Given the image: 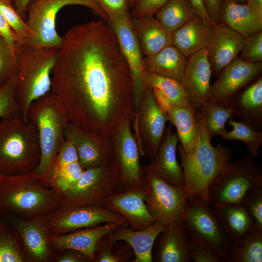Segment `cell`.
I'll list each match as a JSON object with an SVG mask.
<instances>
[{"mask_svg":"<svg viewBox=\"0 0 262 262\" xmlns=\"http://www.w3.org/2000/svg\"><path fill=\"white\" fill-rule=\"evenodd\" d=\"M231 262H262V230L255 229L239 245H232Z\"/></svg>","mask_w":262,"mask_h":262,"instance_id":"74e56055","label":"cell"},{"mask_svg":"<svg viewBox=\"0 0 262 262\" xmlns=\"http://www.w3.org/2000/svg\"><path fill=\"white\" fill-rule=\"evenodd\" d=\"M0 219L8 221L19 232L27 262H54L47 215L29 219L12 216H5Z\"/></svg>","mask_w":262,"mask_h":262,"instance_id":"ac0fdd59","label":"cell"},{"mask_svg":"<svg viewBox=\"0 0 262 262\" xmlns=\"http://www.w3.org/2000/svg\"><path fill=\"white\" fill-rule=\"evenodd\" d=\"M144 201L156 221L165 227L184 222L187 198L183 187L144 171Z\"/></svg>","mask_w":262,"mask_h":262,"instance_id":"30bf717a","label":"cell"},{"mask_svg":"<svg viewBox=\"0 0 262 262\" xmlns=\"http://www.w3.org/2000/svg\"><path fill=\"white\" fill-rule=\"evenodd\" d=\"M145 195L144 187L136 186L114 193L106 199L102 206L122 215L131 229L140 230L156 221L145 202Z\"/></svg>","mask_w":262,"mask_h":262,"instance_id":"d6986e66","label":"cell"},{"mask_svg":"<svg viewBox=\"0 0 262 262\" xmlns=\"http://www.w3.org/2000/svg\"><path fill=\"white\" fill-rule=\"evenodd\" d=\"M165 115L167 120L176 127L182 148L186 154H191L196 147L199 132L197 111L192 105L172 104Z\"/></svg>","mask_w":262,"mask_h":262,"instance_id":"f546056e","label":"cell"},{"mask_svg":"<svg viewBox=\"0 0 262 262\" xmlns=\"http://www.w3.org/2000/svg\"><path fill=\"white\" fill-rule=\"evenodd\" d=\"M227 123L233 129L227 131L221 136L224 140H237L244 142L250 155L256 157L262 145V131L242 121H237L232 118Z\"/></svg>","mask_w":262,"mask_h":262,"instance_id":"d590c367","label":"cell"},{"mask_svg":"<svg viewBox=\"0 0 262 262\" xmlns=\"http://www.w3.org/2000/svg\"><path fill=\"white\" fill-rule=\"evenodd\" d=\"M64 135L75 147L83 170L105 165L114 160L111 133L93 132L69 121Z\"/></svg>","mask_w":262,"mask_h":262,"instance_id":"9a60e30c","label":"cell"},{"mask_svg":"<svg viewBox=\"0 0 262 262\" xmlns=\"http://www.w3.org/2000/svg\"><path fill=\"white\" fill-rule=\"evenodd\" d=\"M0 262H27L19 232L3 219H0Z\"/></svg>","mask_w":262,"mask_h":262,"instance_id":"836d02e7","label":"cell"},{"mask_svg":"<svg viewBox=\"0 0 262 262\" xmlns=\"http://www.w3.org/2000/svg\"><path fill=\"white\" fill-rule=\"evenodd\" d=\"M83 170L79 161L55 165L49 186L63 195L77 182Z\"/></svg>","mask_w":262,"mask_h":262,"instance_id":"f35d334b","label":"cell"},{"mask_svg":"<svg viewBox=\"0 0 262 262\" xmlns=\"http://www.w3.org/2000/svg\"><path fill=\"white\" fill-rule=\"evenodd\" d=\"M54 262H91L84 254L78 251L66 249L54 251Z\"/></svg>","mask_w":262,"mask_h":262,"instance_id":"c3c4849f","label":"cell"},{"mask_svg":"<svg viewBox=\"0 0 262 262\" xmlns=\"http://www.w3.org/2000/svg\"><path fill=\"white\" fill-rule=\"evenodd\" d=\"M136 0H129L130 7H131Z\"/></svg>","mask_w":262,"mask_h":262,"instance_id":"9f6ffc18","label":"cell"},{"mask_svg":"<svg viewBox=\"0 0 262 262\" xmlns=\"http://www.w3.org/2000/svg\"><path fill=\"white\" fill-rule=\"evenodd\" d=\"M232 0L237 3H244L246 2L247 0Z\"/></svg>","mask_w":262,"mask_h":262,"instance_id":"11a10c76","label":"cell"},{"mask_svg":"<svg viewBox=\"0 0 262 262\" xmlns=\"http://www.w3.org/2000/svg\"><path fill=\"white\" fill-rule=\"evenodd\" d=\"M132 121L130 116H125L111 132L114 161L119 176V187L125 190L143 186L144 172L140 163L138 144L131 129Z\"/></svg>","mask_w":262,"mask_h":262,"instance_id":"7c38bea8","label":"cell"},{"mask_svg":"<svg viewBox=\"0 0 262 262\" xmlns=\"http://www.w3.org/2000/svg\"><path fill=\"white\" fill-rule=\"evenodd\" d=\"M109 20L129 15V0H95Z\"/></svg>","mask_w":262,"mask_h":262,"instance_id":"f6af8a7d","label":"cell"},{"mask_svg":"<svg viewBox=\"0 0 262 262\" xmlns=\"http://www.w3.org/2000/svg\"><path fill=\"white\" fill-rule=\"evenodd\" d=\"M27 118L37 130L41 151L39 163L31 173L49 186L69 118L61 102L51 91L32 103Z\"/></svg>","mask_w":262,"mask_h":262,"instance_id":"277c9868","label":"cell"},{"mask_svg":"<svg viewBox=\"0 0 262 262\" xmlns=\"http://www.w3.org/2000/svg\"><path fill=\"white\" fill-rule=\"evenodd\" d=\"M117 223H106L103 225L83 229L67 233L49 236L53 251L71 249L80 252L94 262L97 245L100 240L119 226Z\"/></svg>","mask_w":262,"mask_h":262,"instance_id":"cb8c5ba5","label":"cell"},{"mask_svg":"<svg viewBox=\"0 0 262 262\" xmlns=\"http://www.w3.org/2000/svg\"><path fill=\"white\" fill-rule=\"evenodd\" d=\"M229 107L234 116L256 129L262 131V77H259L240 91Z\"/></svg>","mask_w":262,"mask_h":262,"instance_id":"83f0119b","label":"cell"},{"mask_svg":"<svg viewBox=\"0 0 262 262\" xmlns=\"http://www.w3.org/2000/svg\"><path fill=\"white\" fill-rule=\"evenodd\" d=\"M16 10L23 19L27 16V9L32 0H11Z\"/></svg>","mask_w":262,"mask_h":262,"instance_id":"f5cc1de1","label":"cell"},{"mask_svg":"<svg viewBox=\"0 0 262 262\" xmlns=\"http://www.w3.org/2000/svg\"><path fill=\"white\" fill-rule=\"evenodd\" d=\"M63 197L61 192L32 173L0 174V217L46 216L60 207Z\"/></svg>","mask_w":262,"mask_h":262,"instance_id":"7a4b0ae2","label":"cell"},{"mask_svg":"<svg viewBox=\"0 0 262 262\" xmlns=\"http://www.w3.org/2000/svg\"><path fill=\"white\" fill-rule=\"evenodd\" d=\"M154 15L162 26L172 33L193 18L196 13L190 0H169Z\"/></svg>","mask_w":262,"mask_h":262,"instance_id":"d6a6232c","label":"cell"},{"mask_svg":"<svg viewBox=\"0 0 262 262\" xmlns=\"http://www.w3.org/2000/svg\"><path fill=\"white\" fill-rule=\"evenodd\" d=\"M207 12L215 25L221 22V12L223 0H204Z\"/></svg>","mask_w":262,"mask_h":262,"instance_id":"f907efd6","label":"cell"},{"mask_svg":"<svg viewBox=\"0 0 262 262\" xmlns=\"http://www.w3.org/2000/svg\"><path fill=\"white\" fill-rule=\"evenodd\" d=\"M214 208L232 245H240L257 229L241 205H232Z\"/></svg>","mask_w":262,"mask_h":262,"instance_id":"1f68e13d","label":"cell"},{"mask_svg":"<svg viewBox=\"0 0 262 262\" xmlns=\"http://www.w3.org/2000/svg\"><path fill=\"white\" fill-rule=\"evenodd\" d=\"M165 115L157 104L150 88L142 98L133 120V127L140 154L152 161L155 157L165 132Z\"/></svg>","mask_w":262,"mask_h":262,"instance_id":"5bb4252c","label":"cell"},{"mask_svg":"<svg viewBox=\"0 0 262 262\" xmlns=\"http://www.w3.org/2000/svg\"><path fill=\"white\" fill-rule=\"evenodd\" d=\"M0 36L15 51L17 44L22 43L8 22L0 13Z\"/></svg>","mask_w":262,"mask_h":262,"instance_id":"681fc988","label":"cell"},{"mask_svg":"<svg viewBox=\"0 0 262 262\" xmlns=\"http://www.w3.org/2000/svg\"><path fill=\"white\" fill-rule=\"evenodd\" d=\"M207 132L211 139L216 135L221 136L228 130L225 127L228 120L234 116L233 109L212 101L206 100L203 107Z\"/></svg>","mask_w":262,"mask_h":262,"instance_id":"8d00e7d4","label":"cell"},{"mask_svg":"<svg viewBox=\"0 0 262 262\" xmlns=\"http://www.w3.org/2000/svg\"><path fill=\"white\" fill-rule=\"evenodd\" d=\"M169 0H136L131 7L133 17L154 16Z\"/></svg>","mask_w":262,"mask_h":262,"instance_id":"bcb514c9","label":"cell"},{"mask_svg":"<svg viewBox=\"0 0 262 262\" xmlns=\"http://www.w3.org/2000/svg\"><path fill=\"white\" fill-rule=\"evenodd\" d=\"M117 36L121 50L129 66L133 81L135 115L146 90L144 78L146 72L143 56L134 31L130 15L109 20Z\"/></svg>","mask_w":262,"mask_h":262,"instance_id":"2e32d148","label":"cell"},{"mask_svg":"<svg viewBox=\"0 0 262 262\" xmlns=\"http://www.w3.org/2000/svg\"><path fill=\"white\" fill-rule=\"evenodd\" d=\"M239 59L249 62L262 61V31L258 32L245 39Z\"/></svg>","mask_w":262,"mask_h":262,"instance_id":"7bdbcfd3","label":"cell"},{"mask_svg":"<svg viewBox=\"0 0 262 262\" xmlns=\"http://www.w3.org/2000/svg\"><path fill=\"white\" fill-rule=\"evenodd\" d=\"M40 158L38 131L27 118H0V174L31 173Z\"/></svg>","mask_w":262,"mask_h":262,"instance_id":"8992f818","label":"cell"},{"mask_svg":"<svg viewBox=\"0 0 262 262\" xmlns=\"http://www.w3.org/2000/svg\"><path fill=\"white\" fill-rule=\"evenodd\" d=\"M16 70V52L0 36V87L15 76Z\"/></svg>","mask_w":262,"mask_h":262,"instance_id":"b9f144b4","label":"cell"},{"mask_svg":"<svg viewBox=\"0 0 262 262\" xmlns=\"http://www.w3.org/2000/svg\"><path fill=\"white\" fill-rule=\"evenodd\" d=\"M254 7L260 12L262 13V0H249Z\"/></svg>","mask_w":262,"mask_h":262,"instance_id":"db71d44e","label":"cell"},{"mask_svg":"<svg viewBox=\"0 0 262 262\" xmlns=\"http://www.w3.org/2000/svg\"><path fill=\"white\" fill-rule=\"evenodd\" d=\"M146 72L181 82L188 58L174 46L164 48L157 53L144 57Z\"/></svg>","mask_w":262,"mask_h":262,"instance_id":"4dcf8cb0","label":"cell"},{"mask_svg":"<svg viewBox=\"0 0 262 262\" xmlns=\"http://www.w3.org/2000/svg\"><path fill=\"white\" fill-rule=\"evenodd\" d=\"M51 75V91L69 121L110 133L135 118L131 74L113 28L102 20L73 26L62 36Z\"/></svg>","mask_w":262,"mask_h":262,"instance_id":"6da1fadb","label":"cell"},{"mask_svg":"<svg viewBox=\"0 0 262 262\" xmlns=\"http://www.w3.org/2000/svg\"><path fill=\"white\" fill-rule=\"evenodd\" d=\"M22 114L15 98V78H10L0 87V118Z\"/></svg>","mask_w":262,"mask_h":262,"instance_id":"60d3db41","label":"cell"},{"mask_svg":"<svg viewBox=\"0 0 262 262\" xmlns=\"http://www.w3.org/2000/svg\"><path fill=\"white\" fill-rule=\"evenodd\" d=\"M131 21L142 52L145 56L154 54L173 45L172 33L167 31L154 16H132Z\"/></svg>","mask_w":262,"mask_h":262,"instance_id":"f1b7e54d","label":"cell"},{"mask_svg":"<svg viewBox=\"0 0 262 262\" xmlns=\"http://www.w3.org/2000/svg\"><path fill=\"white\" fill-rule=\"evenodd\" d=\"M262 62H249L238 57L227 66L211 85L206 100L229 107L236 95L260 76Z\"/></svg>","mask_w":262,"mask_h":262,"instance_id":"e0dca14e","label":"cell"},{"mask_svg":"<svg viewBox=\"0 0 262 262\" xmlns=\"http://www.w3.org/2000/svg\"><path fill=\"white\" fill-rule=\"evenodd\" d=\"M196 14L199 15L207 22L214 25L206 10L204 0H190Z\"/></svg>","mask_w":262,"mask_h":262,"instance_id":"816d5d0a","label":"cell"},{"mask_svg":"<svg viewBox=\"0 0 262 262\" xmlns=\"http://www.w3.org/2000/svg\"><path fill=\"white\" fill-rule=\"evenodd\" d=\"M183 220L193 242L231 262L232 244L213 207L193 197L188 199Z\"/></svg>","mask_w":262,"mask_h":262,"instance_id":"ba28073f","label":"cell"},{"mask_svg":"<svg viewBox=\"0 0 262 262\" xmlns=\"http://www.w3.org/2000/svg\"><path fill=\"white\" fill-rule=\"evenodd\" d=\"M155 241V261L191 262L192 239L184 222L166 226Z\"/></svg>","mask_w":262,"mask_h":262,"instance_id":"7402d4cb","label":"cell"},{"mask_svg":"<svg viewBox=\"0 0 262 262\" xmlns=\"http://www.w3.org/2000/svg\"><path fill=\"white\" fill-rule=\"evenodd\" d=\"M245 38L224 23L215 25L211 40L206 48L212 75L218 77L238 58Z\"/></svg>","mask_w":262,"mask_h":262,"instance_id":"ffe728a7","label":"cell"},{"mask_svg":"<svg viewBox=\"0 0 262 262\" xmlns=\"http://www.w3.org/2000/svg\"><path fill=\"white\" fill-rule=\"evenodd\" d=\"M179 141L177 132L172 131L170 125L165 131L155 158L144 166V171L153 173L174 185L184 188V173L176 156Z\"/></svg>","mask_w":262,"mask_h":262,"instance_id":"603a6c76","label":"cell"},{"mask_svg":"<svg viewBox=\"0 0 262 262\" xmlns=\"http://www.w3.org/2000/svg\"><path fill=\"white\" fill-rule=\"evenodd\" d=\"M214 26L196 14L193 18L172 33L173 45L188 58L207 47L212 38Z\"/></svg>","mask_w":262,"mask_h":262,"instance_id":"4316f807","label":"cell"},{"mask_svg":"<svg viewBox=\"0 0 262 262\" xmlns=\"http://www.w3.org/2000/svg\"><path fill=\"white\" fill-rule=\"evenodd\" d=\"M58 49L22 43L16 47L15 98L26 118L32 103L51 91V75Z\"/></svg>","mask_w":262,"mask_h":262,"instance_id":"5b68a950","label":"cell"},{"mask_svg":"<svg viewBox=\"0 0 262 262\" xmlns=\"http://www.w3.org/2000/svg\"><path fill=\"white\" fill-rule=\"evenodd\" d=\"M144 81L146 88H157L162 90L172 103L177 106L191 105L182 83L172 78L146 72Z\"/></svg>","mask_w":262,"mask_h":262,"instance_id":"e575fe53","label":"cell"},{"mask_svg":"<svg viewBox=\"0 0 262 262\" xmlns=\"http://www.w3.org/2000/svg\"><path fill=\"white\" fill-rule=\"evenodd\" d=\"M262 187V169L250 155L229 164L217 175L208 189L209 204L214 208L242 205Z\"/></svg>","mask_w":262,"mask_h":262,"instance_id":"52a82bcc","label":"cell"},{"mask_svg":"<svg viewBox=\"0 0 262 262\" xmlns=\"http://www.w3.org/2000/svg\"><path fill=\"white\" fill-rule=\"evenodd\" d=\"M110 222L130 225L122 215L102 206L60 207L47 215L48 229L51 235H62Z\"/></svg>","mask_w":262,"mask_h":262,"instance_id":"4fadbf2b","label":"cell"},{"mask_svg":"<svg viewBox=\"0 0 262 262\" xmlns=\"http://www.w3.org/2000/svg\"><path fill=\"white\" fill-rule=\"evenodd\" d=\"M211 65L206 48L188 58V62L181 82L191 105L196 110L201 109L206 100L211 85Z\"/></svg>","mask_w":262,"mask_h":262,"instance_id":"44dd1931","label":"cell"},{"mask_svg":"<svg viewBox=\"0 0 262 262\" xmlns=\"http://www.w3.org/2000/svg\"><path fill=\"white\" fill-rule=\"evenodd\" d=\"M197 111L199 132L194 151L186 154L180 145L177 149L184 173V189L187 199L198 197L209 204V186L231 162L232 151L222 145H212L206 129L203 108Z\"/></svg>","mask_w":262,"mask_h":262,"instance_id":"3957f363","label":"cell"},{"mask_svg":"<svg viewBox=\"0 0 262 262\" xmlns=\"http://www.w3.org/2000/svg\"><path fill=\"white\" fill-rule=\"evenodd\" d=\"M165 227L157 221L140 230H135L127 226L120 225L109 233V235L113 241H124L131 246L135 255L132 262H151L155 241Z\"/></svg>","mask_w":262,"mask_h":262,"instance_id":"484cf974","label":"cell"},{"mask_svg":"<svg viewBox=\"0 0 262 262\" xmlns=\"http://www.w3.org/2000/svg\"><path fill=\"white\" fill-rule=\"evenodd\" d=\"M242 206L255 227L262 230V187L253 192Z\"/></svg>","mask_w":262,"mask_h":262,"instance_id":"ee69618b","label":"cell"},{"mask_svg":"<svg viewBox=\"0 0 262 262\" xmlns=\"http://www.w3.org/2000/svg\"><path fill=\"white\" fill-rule=\"evenodd\" d=\"M0 13L22 44H33L34 33L19 15L11 0H0Z\"/></svg>","mask_w":262,"mask_h":262,"instance_id":"ab89813d","label":"cell"},{"mask_svg":"<svg viewBox=\"0 0 262 262\" xmlns=\"http://www.w3.org/2000/svg\"><path fill=\"white\" fill-rule=\"evenodd\" d=\"M191 262H226L220 256L192 241Z\"/></svg>","mask_w":262,"mask_h":262,"instance_id":"7dc6e473","label":"cell"},{"mask_svg":"<svg viewBox=\"0 0 262 262\" xmlns=\"http://www.w3.org/2000/svg\"><path fill=\"white\" fill-rule=\"evenodd\" d=\"M118 187L119 176L114 160L85 169L77 182L63 194L60 207L102 206L107 198L117 192Z\"/></svg>","mask_w":262,"mask_h":262,"instance_id":"9c48e42d","label":"cell"},{"mask_svg":"<svg viewBox=\"0 0 262 262\" xmlns=\"http://www.w3.org/2000/svg\"><path fill=\"white\" fill-rule=\"evenodd\" d=\"M69 5L86 6L101 18H108L95 0H32L27 9L26 21L34 35L32 44L56 48L61 46L63 38L56 30V16Z\"/></svg>","mask_w":262,"mask_h":262,"instance_id":"8fae6325","label":"cell"},{"mask_svg":"<svg viewBox=\"0 0 262 262\" xmlns=\"http://www.w3.org/2000/svg\"><path fill=\"white\" fill-rule=\"evenodd\" d=\"M221 19L245 39L262 31V13L258 11L249 0L244 3L223 0Z\"/></svg>","mask_w":262,"mask_h":262,"instance_id":"d4e9b609","label":"cell"}]
</instances>
